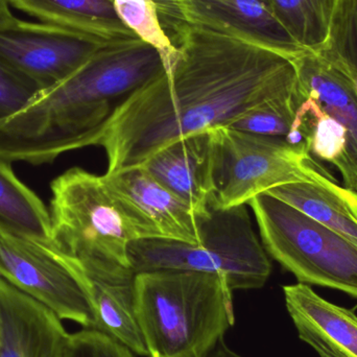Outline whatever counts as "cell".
I'll return each mask as SVG.
<instances>
[{
	"label": "cell",
	"instance_id": "obj_1",
	"mask_svg": "<svg viewBox=\"0 0 357 357\" xmlns=\"http://www.w3.org/2000/svg\"><path fill=\"white\" fill-rule=\"evenodd\" d=\"M169 37L178 48L171 71L123 98L86 140L84 148L106 152V175L140 167L178 140L228 127L295 91L294 59L280 52L187 23Z\"/></svg>",
	"mask_w": 357,
	"mask_h": 357
},
{
	"label": "cell",
	"instance_id": "obj_2",
	"mask_svg": "<svg viewBox=\"0 0 357 357\" xmlns=\"http://www.w3.org/2000/svg\"><path fill=\"white\" fill-rule=\"evenodd\" d=\"M163 69L160 54L142 40L100 48L0 123V160L42 165L84 148L110 116L113 102L127 98Z\"/></svg>",
	"mask_w": 357,
	"mask_h": 357
},
{
	"label": "cell",
	"instance_id": "obj_3",
	"mask_svg": "<svg viewBox=\"0 0 357 357\" xmlns=\"http://www.w3.org/2000/svg\"><path fill=\"white\" fill-rule=\"evenodd\" d=\"M135 312L148 357H209L235 322L226 280L188 271L138 273Z\"/></svg>",
	"mask_w": 357,
	"mask_h": 357
},
{
	"label": "cell",
	"instance_id": "obj_4",
	"mask_svg": "<svg viewBox=\"0 0 357 357\" xmlns=\"http://www.w3.org/2000/svg\"><path fill=\"white\" fill-rule=\"evenodd\" d=\"M294 64L295 121L285 142L307 146L357 191V75L326 48L305 50Z\"/></svg>",
	"mask_w": 357,
	"mask_h": 357
},
{
	"label": "cell",
	"instance_id": "obj_5",
	"mask_svg": "<svg viewBox=\"0 0 357 357\" xmlns=\"http://www.w3.org/2000/svg\"><path fill=\"white\" fill-rule=\"evenodd\" d=\"M136 274L188 271L218 275L231 291L261 289L272 264L256 236L245 205L220 209L213 203L202 218L199 243L169 239H138L129 248Z\"/></svg>",
	"mask_w": 357,
	"mask_h": 357
},
{
	"label": "cell",
	"instance_id": "obj_6",
	"mask_svg": "<svg viewBox=\"0 0 357 357\" xmlns=\"http://www.w3.org/2000/svg\"><path fill=\"white\" fill-rule=\"evenodd\" d=\"M266 252L300 283L357 299V243L264 192L249 202Z\"/></svg>",
	"mask_w": 357,
	"mask_h": 357
},
{
	"label": "cell",
	"instance_id": "obj_7",
	"mask_svg": "<svg viewBox=\"0 0 357 357\" xmlns=\"http://www.w3.org/2000/svg\"><path fill=\"white\" fill-rule=\"evenodd\" d=\"M50 238L63 255L130 266L129 248L137 232L102 176L73 167L52 183Z\"/></svg>",
	"mask_w": 357,
	"mask_h": 357
},
{
	"label": "cell",
	"instance_id": "obj_8",
	"mask_svg": "<svg viewBox=\"0 0 357 357\" xmlns=\"http://www.w3.org/2000/svg\"><path fill=\"white\" fill-rule=\"evenodd\" d=\"M214 201L220 209L245 205L274 187L299 181L335 178L306 146L228 127L211 130Z\"/></svg>",
	"mask_w": 357,
	"mask_h": 357
},
{
	"label": "cell",
	"instance_id": "obj_9",
	"mask_svg": "<svg viewBox=\"0 0 357 357\" xmlns=\"http://www.w3.org/2000/svg\"><path fill=\"white\" fill-rule=\"evenodd\" d=\"M0 277L61 320L94 328L93 304L77 260L63 255L50 241L20 232L1 220Z\"/></svg>",
	"mask_w": 357,
	"mask_h": 357
},
{
	"label": "cell",
	"instance_id": "obj_10",
	"mask_svg": "<svg viewBox=\"0 0 357 357\" xmlns=\"http://www.w3.org/2000/svg\"><path fill=\"white\" fill-rule=\"evenodd\" d=\"M102 47L106 46L52 23L15 18L0 26V60L44 89L75 73Z\"/></svg>",
	"mask_w": 357,
	"mask_h": 357
},
{
	"label": "cell",
	"instance_id": "obj_11",
	"mask_svg": "<svg viewBox=\"0 0 357 357\" xmlns=\"http://www.w3.org/2000/svg\"><path fill=\"white\" fill-rule=\"evenodd\" d=\"M102 177L133 225L138 238L169 239L191 245L201 241L202 218L209 210L206 213L195 211L144 167H132Z\"/></svg>",
	"mask_w": 357,
	"mask_h": 357
},
{
	"label": "cell",
	"instance_id": "obj_12",
	"mask_svg": "<svg viewBox=\"0 0 357 357\" xmlns=\"http://www.w3.org/2000/svg\"><path fill=\"white\" fill-rule=\"evenodd\" d=\"M77 262L93 304L94 331L112 337L136 356L148 357V350L136 319L137 274L131 266L111 260L90 258Z\"/></svg>",
	"mask_w": 357,
	"mask_h": 357
},
{
	"label": "cell",
	"instance_id": "obj_13",
	"mask_svg": "<svg viewBox=\"0 0 357 357\" xmlns=\"http://www.w3.org/2000/svg\"><path fill=\"white\" fill-rule=\"evenodd\" d=\"M69 337L50 308L0 277V357H66Z\"/></svg>",
	"mask_w": 357,
	"mask_h": 357
},
{
	"label": "cell",
	"instance_id": "obj_14",
	"mask_svg": "<svg viewBox=\"0 0 357 357\" xmlns=\"http://www.w3.org/2000/svg\"><path fill=\"white\" fill-rule=\"evenodd\" d=\"M188 24L231 36L297 59L295 41L268 0H187Z\"/></svg>",
	"mask_w": 357,
	"mask_h": 357
},
{
	"label": "cell",
	"instance_id": "obj_15",
	"mask_svg": "<svg viewBox=\"0 0 357 357\" xmlns=\"http://www.w3.org/2000/svg\"><path fill=\"white\" fill-rule=\"evenodd\" d=\"M140 167L199 213H206L213 203L214 148L211 131L174 142Z\"/></svg>",
	"mask_w": 357,
	"mask_h": 357
},
{
	"label": "cell",
	"instance_id": "obj_16",
	"mask_svg": "<svg viewBox=\"0 0 357 357\" xmlns=\"http://www.w3.org/2000/svg\"><path fill=\"white\" fill-rule=\"evenodd\" d=\"M285 306L300 340L319 357H357V314L304 283L283 287Z\"/></svg>",
	"mask_w": 357,
	"mask_h": 357
},
{
	"label": "cell",
	"instance_id": "obj_17",
	"mask_svg": "<svg viewBox=\"0 0 357 357\" xmlns=\"http://www.w3.org/2000/svg\"><path fill=\"white\" fill-rule=\"evenodd\" d=\"M12 6L46 23L82 33L104 46L139 38L115 12L112 0H10ZM140 40V39H139Z\"/></svg>",
	"mask_w": 357,
	"mask_h": 357
},
{
	"label": "cell",
	"instance_id": "obj_18",
	"mask_svg": "<svg viewBox=\"0 0 357 357\" xmlns=\"http://www.w3.org/2000/svg\"><path fill=\"white\" fill-rule=\"evenodd\" d=\"M266 193L357 243V191L335 178L287 183Z\"/></svg>",
	"mask_w": 357,
	"mask_h": 357
},
{
	"label": "cell",
	"instance_id": "obj_19",
	"mask_svg": "<svg viewBox=\"0 0 357 357\" xmlns=\"http://www.w3.org/2000/svg\"><path fill=\"white\" fill-rule=\"evenodd\" d=\"M0 220L20 232L52 243L50 211L3 160H0Z\"/></svg>",
	"mask_w": 357,
	"mask_h": 357
},
{
	"label": "cell",
	"instance_id": "obj_20",
	"mask_svg": "<svg viewBox=\"0 0 357 357\" xmlns=\"http://www.w3.org/2000/svg\"><path fill=\"white\" fill-rule=\"evenodd\" d=\"M285 29L306 50L326 48L335 0H268Z\"/></svg>",
	"mask_w": 357,
	"mask_h": 357
},
{
	"label": "cell",
	"instance_id": "obj_21",
	"mask_svg": "<svg viewBox=\"0 0 357 357\" xmlns=\"http://www.w3.org/2000/svg\"><path fill=\"white\" fill-rule=\"evenodd\" d=\"M119 20L142 41L160 54L165 73L173 68L178 48L163 26L158 8L152 0H112Z\"/></svg>",
	"mask_w": 357,
	"mask_h": 357
},
{
	"label": "cell",
	"instance_id": "obj_22",
	"mask_svg": "<svg viewBox=\"0 0 357 357\" xmlns=\"http://www.w3.org/2000/svg\"><path fill=\"white\" fill-rule=\"evenodd\" d=\"M294 93L295 91L289 96L274 98L250 109L228 128L254 135L285 139L293 131L295 121Z\"/></svg>",
	"mask_w": 357,
	"mask_h": 357
},
{
	"label": "cell",
	"instance_id": "obj_23",
	"mask_svg": "<svg viewBox=\"0 0 357 357\" xmlns=\"http://www.w3.org/2000/svg\"><path fill=\"white\" fill-rule=\"evenodd\" d=\"M326 50L357 75V0H335Z\"/></svg>",
	"mask_w": 357,
	"mask_h": 357
},
{
	"label": "cell",
	"instance_id": "obj_24",
	"mask_svg": "<svg viewBox=\"0 0 357 357\" xmlns=\"http://www.w3.org/2000/svg\"><path fill=\"white\" fill-rule=\"evenodd\" d=\"M44 88L0 60V123L25 108Z\"/></svg>",
	"mask_w": 357,
	"mask_h": 357
},
{
	"label": "cell",
	"instance_id": "obj_25",
	"mask_svg": "<svg viewBox=\"0 0 357 357\" xmlns=\"http://www.w3.org/2000/svg\"><path fill=\"white\" fill-rule=\"evenodd\" d=\"M66 357H136V354L105 333L83 329L69 337Z\"/></svg>",
	"mask_w": 357,
	"mask_h": 357
},
{
	"label": "cell",
	"instance_id": "obj_26",
	"mask_svg": "<svg viewBox=\"0 0 357 357\" xmlns=\"http://www.w3.org/2000/svg\"><path fill=\"white\" fill-rule=\"evenodd\" d=\"M160 14L163 26L171 35L181 24H188L187 0H152Z\"/></svg>",
	"mask_w": 357,
	"mask_h": 357
},
{
	"label": "cell",
	"instance_id": "obj_27",
	"mask_svg": "<svg viewBox=\"0 0 357 357\" xmlns=\"http://www.w3.org/2000/svg\"><path fill=\"white\" fill-rule=\"evenodd\" d=\"M209 357H241L236 352L233 351L226 343L224 339L220 340V343L216 346L215 349L212 351Z\"/></svg>",
	"mask_w": 357,
	"mask_h": 357
},
{
	"label": "cell",
	"instance_id": "obj_28",
	"mask_svg": "<svg viewBox=\"0 0 357 357\" xmlns=\"http://www.w3.org/2000/svg\"><path fill=\"white\" fill-rule=\"evenodd\" d=\"M10 0H0V26L12 22L15 17L10 8Z\"/></svg>",
	"mask_w": 357,
	"mask_h": 357
}]
</instances>
